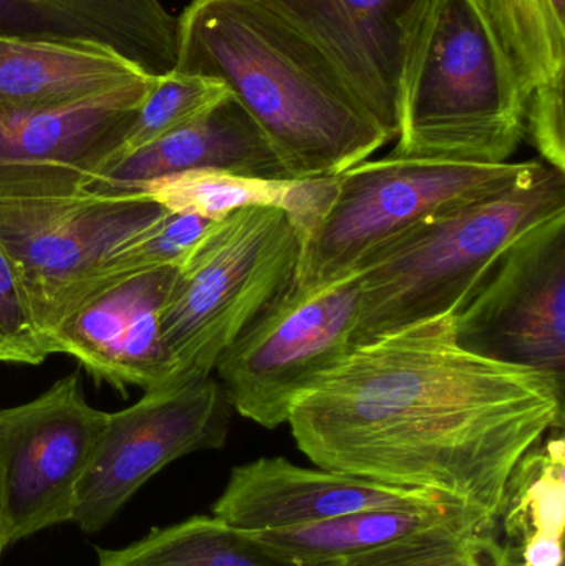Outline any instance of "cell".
<instances>
[{"label": "cell", "mask_w": 565, "mask_h": 566, "mask_svg": "<svg viewBox=\"0 0 565 566\" xmlns=\"http://www.w3.org/2000/svg\"><path fill=\"white\" fill-rule=\"evenodd\" d=\"M302 235L275 206L219 219L179 262L159 316L171 389L209 378L219 356L297 275Z\"/></svg>", "instance_id": "5"}, {"label": "cell", "mask_w": 565, "mask_h": 566, "mask_svg": "<svg viewBox=\"0 0 565 566\" xmlns=\"http://www.w3.org/2000/svg\"><path fill=\"white\" fill-rule=\"evenodd\" d=\"M530 88L483 0H415L391 158L501 165L526 135Z\"/></svg>", "instance_id": "3"}, {"label": "cell", "mask_w": 565, "mask_h": 566, "mask_svg": "<svg viewBox=\"0 0 565 566\" xmlns=\"http://www.w3.org/2000/svg\"><path fill=\"white\" fill-rule=\"evenodd\" d=\"M360 281L354 271L311 292L289 289L219 356L215 371L232 409L265 429L354 348Z\"/></svg>", "instance_id": "8"}, {"label": "cell", "mask_w": 565, "mask_h": 566, "mask_svg": "<svg viewBox=\"0 0 565 566\" xmlns=\"http://www.w3.org/2000/svg\"><path fill=\"white\" fill-rule=\"evenodd\" d=\"M229 95L231 92L228 86L212 76L178 72L175 69L156 76L108 165L189 125Z\"/></svg>", "instance_id": "24"}, {"label": "cell", "mask_w": 565, "mask_h": 566, "mask_svg": "<svg viewBox=\"0 0 565 566\" xmlns=\"http://www.w3.org/2000/svg\"><path fill=\"white\" fill-rule=\"evenodd\" d=\"M493 531L435 532L365 554L302 566H503Z\"/></svg>", "instance_id": "25"}, {"label": "cell", "mask_w": 565, "mask_h": 566, "mask_svg": "<svg viewBox=\"0 0 565 566\" xmlns=\"http://www.w3.org/2000/svg\"><path fill=\"white\" fill-rule=\"evenodd\" d=\"M451 501L427 491L395 488L284 458H261L231 471L212 517L248 532L285 531L370 509L417 507Z\"/></svg>", "instance_id": "14"}, {"label": "cell", "mask_w": 565, "mask_h": 566, "mask_svg": "<svg viewBox=\"0 0 565 566\" xmlns=\"http://www.w3.org/2000/svg\"><path fill=\"white\" fill-rule=\"evenodd\" d=\"M451 322L467 352L565 381V212L508 245Z\"/></svg>", "instance_id": "9"}, {"label": "cell", "mask_w": 565, "mask_h": 566, "mask_svg": "<svg viewBox=\"0 0 565 566\" xmlns=\"http://www.w3.org/2000/svg\"><path fill=\"white\" fill-rule=\"evenodd\" d=\"M526 135L547 166L565 175L564 83L533 90L526 106Z\"/></svg>", "instance_id": "28"}, {"label": "cell", "mask_w": 565, "mask_h": 566, "mask_svg": "<svg viewBox=\"0 0 565 566\" xmlns=\"http://www.w3.org/2000/svg\"><path fill=\"white\" fill-rule=\"evenodd\" d=\"M215 222L199 216L166 211L158 221L153 222L106 255L90 295L98 292L103 286L112 285L138 272L153 271L166 265L178 268L179 262L191 251L192 245L209 231Z\"/></svg>", "instance_id": "26"}, {"label": "cell", "mask_w": 565, "mask_h": 566, "mask_svg": "<svg viewBox=\"0 0 565 566\" xmlns=\"http://www.w3.org/2000/svg\"><path fill=\"white\" fill-rule=\"evenodd\" d=\"M344 73L388 138H397L401 45L415 0H274Z\"/></svg>", "instance_id": "15"}, {"label": "cell", "mask_w": 565, "mask_h": 566, "mask_svg": "<svg viewBox=\"0 0 565 566\" xmlns=\"http://www.w3.org/2000/svg\"><path fill=\"white\" fill-rule=\"evenodd\" d=\"M564 379L461 348L451 315L354 346L287 424L317 468L494 517L514 465L564 428Z\"/></svg>", "instance_id": "1"}, {"label": "cell", "mask_w": 565, "mask_h": 566, "mask_svg": "<svg viewBox=\"0 0 565 566\" xmlns=\"http://www.w3.org/2000/svg\"><path fill=\"white\" fill-rule=\"evenodd\" d=\"M0 355L3 363L32 366L42 365L49 356H52L36 326L19 271L2 242H0Z\"/></svg>", "instance_id": "27"}, {"label": "cell", "mask_w": 565, "mask_h": 566, "mask_svg": "<svg viewBox=\"0 0 565 566\" xmlns=\"http://www.w3.org/2000/svg\"><path fill=\"white\" fill-rule=\"evenodd\" d=\"M490 527L493 517L460 502L441 501L417 507L370 509L317 524L252 535L302 566L365 554L418 535Z\"/></svg>", "instance_id": "21"}, {"label": "cell", "mask_w": 565, "mask_h": 566, "mask_svg": "<svg viewBox=\"0 0 565 566\" xmlns=\"http://www.w3.org/2000/svg\"><path fill=\"white\" fill-rule=\"evenodd\" d=\"M175 70L221 80L278 151L289 178H334L388 142L325 50L274 0H192Z\"/></svg>", "instance_id": "2"}, {"label": "cell", "mask_w": 565, "mask_h": 566, "mask_svg": "<svg viewBox=\"0 0 565 566\" xmlns=\"http://www.w3.org/2000/svg\"><path fill=\"white\" fill-rule=\"evenodd\" d=\"M0 363H3V358H2V355H0Z\"/></svg>", "instance_id": "30"}, {"label": "cell", "mask_w": 565, "mask_h": 566, "mask_svg": "<svg viewBox=\"0 0 565 566\" xmlns=\"http://www.w3.org/2000/svg\"><path fill=\"white\" fill-rule=\"evenodd\" d=\"M232 406L218 379L155 389L106 419L102 438L76 494L73 524L103 531L129 499L166 465L199 451L221 449Z\"/></svg>", "instance_id": "11"}, {"label": "cell", "mask_w": 565, "mask_h": 566, "mask_svg": "<svg viewBox=\"0 0 565 566\" xmlns=\"http://www.w3.org/2000/svg\"><path fill=\"white\" fill-rule=\"evenodd\" d=\"M334 192V178H251L222 169H189L135 182L106 196L155 202L176 214L219 221L248 206H275L289 212L302 235V244L321 218Z\"/></svg>", "instance_id": "20"}, {"label": "cell", "mask_w": 565, "mask_h": 566, "mask_svg": "<svg viewBox=\"0 0 565 566\" xmlns=\"http://www.w3.org/2000/svg\"><path fill=\"white\" fill-rule=\"evenodd\" d=\"M561 212L565 175L547 166L524 185L408 229L355 269L360 305L354 346L453 315L508 245Z\"/></svg>", "instance_id": "4"}, {"label": "cell", "mask_w": 565, "mask_h": 566, "mask_svg": "<svg viewBox=\"0 0 565 566\" xmlns=\"http://www.w3.org/2000/svg\"><path fill=\"white\" fill-rule=\"evenodd\" d=\"M493 522L503 566H564V428L517 461Z\"/></svg>", "instance_id": "19"}, {"label": "cell", "mask_w": 565, "mask_h": 566, "mask_svg": "<svg viewBox=\"0 0 565 566\" xmlns=\"http://www.w3.org/2000/svg\"><path fill=\"white\" fill-rule=\"evenodd\" d=\"M165 212L146 199L86 188L0 192V242L19 271L50 353L53 333L92 293L106 255Z\"/></svg>", "instance_id": "7"}, {"label": "cell", "mask_w": 565, "mask_h": 566, "mask_svg": "<svg viewBox=\"0 0 565 566\" xmlns=\"http://www.w3.org/2000/svg\"><path fill=\"white\" fill-rule=\"evenodd\" d=\"M7 547H9V542H7L6 528H3L2 515H0V562H2V555Z\"/></svg>", "instance_id": "29"}, {"label": "cell", "mask_w": 565, "mask_h": 566, "mask_svg": "<svg viewBox=\"0 0 565 566\" xmlns=\"http://www.w3.org/2000/svg\"><path fill=\"white\" fill-rule=\"evenodd\" d=\"M156 76L39 112L0 115V192L86 188L122 145Z\"/></svg>", "instance_id": "12"}, {"label": "cell", "mask_w": 565, "mask_h": 566, "mask_svg": "<svg viewBox=\"0 0 565 566\" xmlns=\"http://www.w3.org/2000/svg\"><path fill=\"white\" fill-rule=\"evenodd\" d=\"M96 552L98 566H297L255 535L201 515L153 528L128 547Z\"/></svg>", "instance_id": "22"}, {"label": "cell", "mask_w": 565, "mask_h": 566, "mask_svg": "<svg viewBox=\"0 0 565 566\" xmlns=\"http://www.w3.org/2000/svg\"><path fill=\"white\" fill-rule=\"evenodd\" d=\"M176 265L128 275L83 300L52 336V355H69L95 379L126 396L171 389L172 368L159 336V316Z\"/></svg>", "instance_id": "13"}, {"label": "cell", "mask_w": 565, "mask_h": 566, "mask_svg": "<svg viewBox=\"0 0 565 566\" xmlns=\"http://www.w3.org/2000/svg\"><path fill=\"white\" fill-rule=\"evenodd\" d=\"M189 169L295 181L289 178L264 129L231 93L189 125L106 166L86 189L106 196L135 182Z\"/></svg>", "instance_id": "17"}, {"label": "cell", "mask_w": 565, "mask_h": 566, "mask_svg": "<svg viewBox=\"0 0 565 566\" xmlns=\"http://www.w3.org/2000/svg\"><path fill=\"white\" fill-rule=\"evenodd\" d=\"M106 419L86 401L79 373L25 405L0 409V515L9 545L73 522Z\"/></svg>", "instance_id": "10"}, {"label": "cell", "mask_w": 565, "mask_h": 566, "mask_svg": "<svg viewBox=\"0 0 565 566\" xmlns=\"http://www.w3.org/2000/svg\"><path fill=\"white\" fill-rule=\"evenodd\" d=\"M530 95L565 78V0H483Z\"/></svg>", "instance_id": "23"}, {"label": "cell", "mask_w": 565, "mask_h": 566, "mask_svg": "<svg viewBox=\"0 0 565 566\" xmlns=\"http://www.w3.org/2000/svg\"><path fill=\"white\" fill-rule=\"evenodd\" d=\"M0 35L96 43L161 76L175 69L178 19L161 0H0Z\"/></svg>", "instance_id": "16"}, {"label": "cell", "mask_w": 565, "mask_h": 566, "mask_svg": "<svg viewBox=\"0 0 565 566\" xmlns=\"http://www.w3.org/2000/svg\"><path fill=\"white\" fill-rule=\"evenodd\" d=\"M146 75L96 43L0 35V115L66 105Z\"/></svg>", "instance_id": "18"}, {"label": "cell", "mask_w": 565, "mask_h": 566, "mask_svg": "<svg viewBox=\"0 0 565 566\" xmlns=\"http://www.w3.org/2000/svg\"><path fill=\"white\" fill-rule=\"evenodd\" d=\"M540 161L473 165L387 156L334 176L327 208L302 244L292 289H321L427 219L537 178Z\"/></svg>", "instance_id": "6"}]
</instances>
